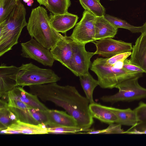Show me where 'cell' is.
Returning a JSON list of instances; mask_svg holds the SVG:
<instances>
[{"label":"cell","mask_w":146,"mask_h":146,"mask_svg":"<svg viewBox=\"0 0 146 146\" xmlns=\"http://www.w3.org/2000/svg\"><path fill=\"white\" fill-rule=\"evenodd\" d=\"M123 68L127 70L141 73H143L144 71L138 66L132 64L129 60L127 58L123 61Z\"/></svg>","instance_id":"obj_33"},{"label":"cell","mask_w":146,"mask_h":146,"mask_svg":"<svg viewBox=\"0 0 146 146\" xmlns=\"http://www.w3.org/2000/svg\"><path fill=\"white\" fill-rule=\"evenodd\" d=\"M130 62L141 69L146 74V34L142 33L133 46Z\"/></svg>","instance_id":"obj_14"},{"label":"cell","mask_w":146,"mask_h":146,"mask_svg":"<svg viewBox=\"0 0 146 146\" xmlns=\"http://www.w3.org/2000/svg\"><path fill=\"white\" fill-rule=\"evenodd\" d=\"M96 47L95 53L103 56L109 58L117 54L131 52L133 46L131 43L111 38L101 39L93 42Z\"/></svg>","instance_id":"obj_9"},{"label":"cell","mask_w":146,"mask_h":146,"mask_svg":"<svg viewBox=\"0 0 146 146\" xmlns=\"http://www.w3.org/2000/svg\"><path fill=\"white\" fill-rule=\"evenodd\" d=\"M83 7L96 17L104 16L106 9L98 0H79Z\"/></svg>","instance_id":"obj_24"},{"label":"cell","mask_w":146,"mask_h":146,"mask_svg":"<svg viewBox=\"0 0 146 146\" xmlns=\"http://www.w3.org/2000/svg\"><path fill=\"white\" fill-rule=\"evenodd\" d=\"M131 54V51L117 54L110 57L104 58L105 62L108 65L113 66L118 62L124 61Z\"/></svg>","instance_id":"obj_31"},{"label":"cell","mask_w":146,"mask_h":146,"mask_svg":"<svg viewBox=\"0 0 146 146\" xmlns=\"http://www.w3.org/2000/svg\"><path fill=\"white\" fill-rule=\"evenodd\" d=\"M20 0H0V23L5 21Z\"/></svg>","instance_id":"obj_26"},{"label":"cell","mask_w":146,"mask_h":146,"mask_svg":"<svg viewBox=\"0 0 146 146\" xmlns=\"http://www.w3.org/2000/svg\"><path fill=\"white\" fill-rule=\"evenodd\" d=\"M109 125L108 127L104 129L98 130L93 129L85 132H79L78 134H96L124 133L125 131L122 128L121 125L116 123Z\"/></svg>","instance_id":"obj_28"},{"label":"cell","mask_w":146,"mask_h":146,"mask_svg":"<svg viewBox=\"0 0 146 146\" xmlns=\"http://www.w3.org/2000/svg\"><path fill=\"white\" fill-rule=\"evenodd\" d=\"M104 17L114 27L118 29L122 28L130 31L133 33H141L142 26L135 27L131 25L125 21L108 14Z\"/></svg>","instance_id":"obj_25"},{"label":"cell","mask_w":146,"mask_h":146,"mask_svg":"<svg viewBox=\"0 0 146 146\" xmlns=\"http://www.w3.org/2000/svg\"><path fill=\"white\" fill-rule=\"evenodd\" d=\"M138 122L146 120V103L140 102L138 106L134 109Z\"/></svg>","instance_id":"obj_32"},{"label":"cell","mask_w":146,"mask_h":146,"mask_svg":"<svg viewBox=\"0 0 146 146\" xmlns=\"http://www.w3.org/2000/svg\"><path fill=\"white\" fill-rule=\"evenodd\" d=\"M45 125L26 123L18 120L7 129L0 131L1 133L7 134L22 133L25 134H48L47 127Z\"/></svg>","instance_id":"obj_12"},{"label":"cell","mask_w":146,"mask_h":146,"mask_svg":"<svg viewBox=\"0 0 146 146\" xmlns=\"http://www.w3.org/2000/svg\"><path fill=\"white\" fill-rule=\"evenodd\" d=\"M20 67L6 65L2 63L0 66V97L5 98L8 92L17 86V77Z\"/></svg>","instance_id":"obj_10"},{"label":"cell","mask_w":146,"mask_h":146,"mask_svg":"<svg viewBox=\"0 0 146 146\" xmlns=\"http://www.w3.org/2000/svg\"><path fill=\"white\" fill-rule=\"evenodd\" d=\"M31 93L43 101L51 102L64 109L77 121L78 127L90 129L93 118L89 110L90 102L74 86H61L56 82L29 86Z\"/></svg>","instance_id":"obj_1"},{"label":"cell","mask_w":146,"mask_h":146,"mask_svg":"<svg viewBox=\"0 0 146 146\" xmlns=\"http://www.w3.org/2000/svg\"><path fill=\"white\" fill-rule=\"evenodd\" d=\"M17 77V86H25L56 82L61 79L50 69L42 68L30 62L23 64Z\"/></svg>","instance_id":"obj_4"},{"label":"cell","mask_w":146,"mask_h":146,"mask_svg":"<svg viewBox=\"0 0 146 146\" xmlns=\"http://www.w3.org/2000/svg\"><path fill=\"white\" fill-rule=\"evenodd\" d=\"M90 70L96 75L99 85L102 88L112 89L123 81L135 77H142L143 73L119 68L106 64L104 58H98L92 63Z\"/></svg>","instance_id":"obj_3"},{"label":"cell","mask_w":146,"mask_h":146,"mask_svg":"<svg viewBox=\"0 0 146 146\" xmlns=\"http://www.w3.org/2000/svg\"><path fill=\"white\" fill-rule=\"evenodd\" d=\"M21 55L34 60L45 66L52 67L55 60L50 50L41 44L33 37L21 43Z\"/></svg>","instance_id":"obj_8"},{"label":"cell","mask_w":146,"mask_h":146,"mask_svg":"<svg viewBox=\"0 0 146 146\" xmlns=\"http://www.w3.org/2000/svg\"><path fill=\"white\" fill-rule=\"evenodd\" d=\"M26 26L31 37L49 50L55 45L62 35L50 26L47 11L40 6L32 9Z\"/></svg>","instance_id":"obj_2"},{"label":"cell","mask_w":146,"mask_h":146,"mask_svg":"<svg viewBox=\"0 0 146 146\" xmlns=\"http://www.w3.org/2000/svg\"><path fill=\"white\" fill-rule=\"evenodd\" d=\"M89 110L93 118L109 124L116 123L117 118L115 115L106 106L94 102L90 104Z\"/></svg>","instance_id":"obj_19"},{"label":"cell","mask_w":146,"mask_h":146,"mask_svg":"<svg viewBox=\"0 0 146 146\" xmlns=\"http://www.w3.org/2000/svg\"><path fill=\"white\" fill-rule=\"evenodd\" d=\"M50 127H78L76 120L66 112L55 110L46 111Z\"/></svg>","instance_id":"obj_15"},{"label":"cell","mask_w":146,"mask_h":146,"mask_svg":"<svg viewBox=\"0 0 146 146\" xmlns=\"http://www.w3.org/2000/svg\"><path fill=\"white\" fill-rule=\"evenodd\" d=\"M96 17L85 10L80 21L76 24L70 37L76 42L84 44L95 41V23Z\"/></svg>","instance_id":"obj_6"},{"label":"cell","mask_w":146,"mask_h":146,"mask_svg":"<svg viewBox=\"0 0 146 146\" xmlns=\"http://www.w3.org/2000/svg\"><path fill=\"white\" fill-rule=\"evenodd\" d=\"M109 0L112 1V0Z\"/></svg>","instance_id":"obj_38"},{"label":"cell","mask_w":146,"mask_h":146,"mask_svg":"<svg viewBox=\"0 0 146 146\" xmlns=\"http://www.w3.org/2000/svg\"><path fill=\"white\" fill-rule=\"evenodd\" d=\"M93 129H86L78 127H47L48 133L56 134H78L82 131L88 132Z\"/></svg>","instance_id":"obj_27"},{"label":"cell","mask_w":146,"mask_h":146,"mask_svg":"<svg viewBox=\"0 0 146 146\" xmlns=\"http://www.w3.org/2000/svg\"><path fill=\"white\" fill-rule=\"evenodd\" d=\"M30 0H23V1L25 3H27Z\"/></svg>","instance_id":"obj_37"},{"label":"cell","mask_w":146,"mask_h":146,"mask_svg":"<svg viewBox=\"0 0 146 146\" xmlns=\"http://www.w3.org/2000/svg\"><path fill=\"white\" fill-rule=\"evenodd\" d=\"M109 110L116 115L117 120L116 123L121 125L133 126L138 122L136 115L134 110L128 108L120 109L111 107L106 106Z\"/></svg>","instance_id":"obj_20"},{"label":"cell","mask_w":146,"mask_h":146,"mask_svg":"<svg viewBox=\"0 0 146 146\" xmlns=\"http://www.w3.org/2000/svg\"><path fill=\"white\" fill-rule=\"evenodd\" d=\"M7 98L8 107L15 115L18 120L34 124H39L31 115L29 110L30 106L7 95Z\"/></svg>","instance_id":"obj_16"},{"label":"cell","mask_w":146,"mask_h":146,"mask_svg":"<svg viewBox=\"0 0 146 146\" xmlns=\"http://www.w3.org/2000/svg\"><path fill=\"white\" fill-rule=\"evenodd\" d=\"M29 110L34 118L39 123L47 126L48 119L46 111L29 107Z\"/></svg>","instance_id":"obj_29"},{"label":"cell","mask_w":146,"mask_h":146,"mask_svg":"<svg viewBox=\"0 0 146 146\" xmlns=\"http://www.w3.org/2000/svg\"><path fill=\"white\" fill-rule=\"evenodd\" d=\"M98 0L100 1V0Z\"/></svg>","instance_id":"obj_39"},{"label":"cell","mask_w":146,"mask_h":146,"mask_svg":"<svg viewBox=\"0 0 146 146\" xmlns=\"http://www.w3.org/2000/svg\"><path fill=\"white\" fill-rule=\"evenodd\" d=\"M7 96L19 100L31 107L44 111L48 109L39 100L37 96L26 92L21 86H17L8 92Z\"/></svg>","instance_id":"obj_17"},{"label":"cell","mask_w":146,"mask_h":146,"mask_svg":"<svg viewBox=\"0 0 146 146\" xmlns=\"http://www.w3.org/2000/svg\"><path fill=\"white\" fill-rule=\"evenodd\" d=\"M34 3V1L33 0H31L29 2L27 3V5L29 7L31 6L33 3Z\"/></svg>","instance_id":"obj_36"},{"label":"cell","mask_w":146,"mask_h":146,"mask_svg":"<svg viewBox=\"0 0 146 146\" xmlns=\"http://www.w3.org/2000/svg\"><path fill=\"white\" fill-rule=\"evenodd\" d=\"M85 45L72 41L73 54L67 68L77 76L89 72V69L92 63L91 59L95 54L94 52L87 51Z\"/></svg>","instance_id":"obj_7"},{"label":"cell","mask_w":146,"mask_h":146,"mask_svg":"<svg viewBox=\"0 0 146 146\" xmlns=\"http://www.w3.org/2000/svg\"><path fill=\"white\" fill-rule=\"evenodd\" d=\"M70 5V0H48L46 7L52 14L57 15L68 12Z\"/></svg>","instance_id":"obj_23"},{"label":"cell","mask_w":146,"mask_h":146,"mask_svg":"<svg viewBox=\"0 0 146 146\" xmlns=\"http://www.w3.org/2000/svg\"><path fill=\"white\" fill-rule=\"evenodd\" d=\"M73 40L70 36H62L50 51L55 60L67 68L72 56Z\"/></svg>","instance_id":"obj_11"},{"label":"cell","mask_w":146,"mask_h":146,"mask_svg":"<svg viewBox=\"0 0 146 146\" xmlns=\"http://www.w3.org/2000/svg\"><path fill=\"white\" fill-rule=\"evenodd\" d=\"M118 29L105 18L104 16L96 17L95 23V41L107 38H113Z\"/></svg>","instance_id":"obj_18"},{"label":"cell","mask_w":146,"mask_h":146,"mask_svg":"<svg viewBox=\"0 0 146 146\" xmlns=\"http://www.w3.org/2000/svg\"><path fill=\"white\" fill-rule=\"evenodd\" d=\"M139 77L125 80L119 84L116 88L119 90L115 94L104 96L100 99L105 102L112 103L119 102H131L146 98V88L138 83Z\"/></svg>","instance_id":"obj_5"},{"label":"cell","mask_w":146,"mask_h":146,"mask_svg":"<svg viewBox=\"0 0 146 146\" xmlns=\"http://www.w3.org/2000/svg\"><path fill=\"white\" fill-rule=\"evenodd\" d=\"M124 133L130 134H146V120L138 121L135 125L125 131Z\"/></svg>","instance_id":"obj_30"},{"label":"cell","mask_w":146,"mask_h":146,"mask_svg":"<svg viewBox=\"0 0 146 146\" xmlns=\"http://www.w3.org/2000/svg\"><path fill=\"white\" fill-rule=\"evenodd\" d=\"M40 5L46 7L48 4V0H36Z\"/></svg>","instance_id":"obj_34"},{"label":"cell","mask_w":146,"mask_h":146,"mask_svg":"<svg viewBox=\"0 0 146 146\" xmlns=\"http://www.w3.org/2000/svg\"><path fill=\"white\" fill-rule=\"evenodd\" d=\"M141 33H144L146 34V22L142 26Z\"/></svg>","instance_id":"obj_35"},{"label":"cell","mask_w":146,"mask_h":146,"mask_svg":"<svg viewBox=\"0 0 146 146\" xmlns=\"http://www.w3.org/2000/svg\"><path fill=\"white\" fill-rule=\"evenodd\" d=\"M79 77L86 97L89 100L90 104L94 103L95 102L93 98V93L96 87L99 85L98 80L95 79L89 72Z\"/></svg>","instance_id":"obj_22"},{"label":"cell","mask_w":146,"mask_h":146,"mask_svg":"<svg viewBox=\"0 0 146 146\" xmlns=\"http://www.w3.org/2000/svg\"><path fill=\"white\" fill-rule=\"evenodd\" d=\"M18 120L9 108L7 101L4 98L0 100V130L7 129Z\"/></svg>","instance_id":"obj_21"},{"label":"cell","mask_w":146,"mask_h":146,"mask_svg":"<svg viewBox=\"0 0 146 146\" xmlns=\"http://www.w3.org/2000/svg\"><path fill=\"white\" fill-rule=\"evenodd\" d=\"M49 17L51 27L56 31L62 33H66L73 28L78 18L77 15L68 12L57 15L51 14Z\"/></svg>","instance_id":"obj_13"}]
</instances>
